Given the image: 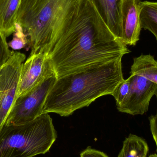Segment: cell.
<instances>
[{
    "instance_id": "cell-4",
    "label": "cell",
    "mask_w": 157,
    "mask_h": 157,
    "mask_svg": "<svg viewBox=\"0 0 157 157\" xmlns=\"http://www.w3.org/2000/svg\"><path fill=\"white\" fill-rule=\"evenodd\" d=\"M58 137L49 113L0 131V157H33L48 153Z\"/></svg>"
},
{
    "instance_id": "cell-8",
    "label": "cell",
    "mask_w": 157,
    "mask_h": 157,
    "mask_svg": "<svg viewBox=\"0 0 157 157\" xmlns=\"http://www.w3.org/2000/svg\"><path fill=\"white\" fill-rule=\"evenodd\" d=\"M52 72L46 53H30L21 66L15 100L28 93Z\"/></svg>"
},
{
    "instance_id": "cell-5",
    "label": "cell",
    "mask_w": 157,
    "mask_h": 157,
    "mask_svg": "<svg viewBox=\"0 0 157 157\" xmlns=\"http://www.w3.org/2000/svg\"><path fill=\"white\" fill-rule=\"evenodd\" d=\"M57 79L52 72L28 93L16 100L5 125L26 123L42 114L46 98Z\"/></svg>"
},
{
    "instance_id": "cell-10",
    "label": "cell",
    "mask_w": 157,
    "mask_h": 157,
    "mask_svg": "<svg viewBox=\"0 0 157 157\" xmlns=\"http://www.w3.org/2000/svg\"><path fill=\"white\" fill-rule=\"evenodd\" d=\"M91 1L113 34L122 41L121 20L122 0Z\"/></svg>"
},
{
    "instance_id": "cell-9",
    "label": "cell",
    "mask_w": 157,
    "mask_h": 157,
    "mask_svg": "<svg viewBox=\"0 0 157 157\" xmlns=\"http://www.w3.org/2000/svg\"><path fill=\"white\" fill-rule=\"evenodd\" d=\"M140 0H122L121 4L122 41L136 46L140 39L142 27L140 18Z\"/></svg>"
},
{
    "instance_id": "cell-16",
    "label": "cell",
    "mask_w": 157,
    "mask_h": 157,
    "mask_svg": "<svg viewBox=\"0 0 157 157\" xmlns=\"http://www.w3.org/2000/svg\"><path fill=\"white\" fill-rule=\"evenodd\" d=\"M130 89V79H124L115 88L112 96L116 100V105L119 106L122 103L129 93Z\"/></svg>"
},
{
    "instance_id": "cell-11",
    "label": "cell",
    "mask_w": 157,
    "mask_h": 157,
    "mask_svg": "<svg viewBox=\"0 0 157 157\" xmlns=\"http://www.w3.org/2000/svg\"><path fill=\"white\" fill-rule=\"evenodd\" d=\"M22 0H0V32L8 37L13 34Z\"/></svg>"
},
{
    "instance_id": "cell-3",
    "label": "cell",
    "mask_w": 157,
    "mask_h": 157,
    "mask_svg": "<svg viewBox=\"0 0 157 157\" xmlns=\"http://www.w3.org/2000/svg\"><path fill=\"white\" fill-rule=\"evenodd\" d=\"M78 0H22L17 23L29 37L31 53L47 54L52 40L73 13Z\"/></svg>"
},
{
    "instance_id": "cell-13",
    "label": "cell",
    "mask_w": 157,
    "mask_h": 157,
    "mask_svg": "<svg viewBox=\"0 0 157 157\" xmlns=\"http://www.w3.org/2000/svg\"><path fill=\"white\" fill-rule=\"evenodd\" d=\"M149 147L146 140L130 134L123 142L118 157H147Z\"/></svg>"
},
{
    "instance_id": "cell-17",
    "label": "cell",
    "mask_w": 157,
    "mask_h": 157,
    "mask_svg": "<svg viewBox=\"0 0 157 157\" xmlns=\"http://www.w3.org/2000/svg\"><path fill=\"white\" fill-rule=\"evenodd\" d=\"M12 52L9 49L6 38L0 32V67L7 61Z\"/></svg>"
},
{
    "instance_id": "cell-12",
    "label": "cell",
    "mask_w": 157,
    "mask_h": 157,
    "mask_svg": "<svg viewBox=\"0 0 157 157\" xmlns=\"http://www.w3.org/2000/svg\"><path fill=\"white\" fill-rule=\"evenodd\" d=\"M130 74L140 75L157 84V61L152 55L142 54L134 59Z\"/></svg>"
},
{
    "instance_id": "cell-18",
    "label": "cell",
    "mask_w": 157,
    "mask_h": 157,
    "mask_svg": "<svg viewBox=\"0 0 157 157\" xmlns=\"http://www.w3.org/2000/svg\"><path fill=\"white\" fill-rule=\"evenodd\" d=\"M155 95L156 98L157 102V90ZM148 120L149 121L151 133H152L153 139H154L156 145V152L157 153V108L156 114L154 115H151L148 118Z\"/></svg>"
},
{
    "instance_id": "cell-2",
    "label": "cell",
    "mask_w": 157,
    "mask_h": 157,
    "mask_svg": "<svg viewBox=\"0 0 157 157\" xmlns=\"http://www.w3.org/2000/svg\"><path fill=\"white\" fill-rule=\"evenodd\" d=\"M122 59L90 64L57 78L46 98L42 114L67 117L100 97L112 95L124 79Z\"/></svg>"
},
{
    "instance_id": "cell-19",
    "label": "cell",
    "mask_w": 157,
    "mask_h": 157,
    "mask_svg": "<svg viewBox=\"0 0 157 157\" xmlns=\"http://www.w3.org/2000/svg\"><path fill=\"white\" fill-rule=\"evenodd\" d=\"M80 157H109L106 154L97 149L88 147L80 154Z\"/></svg>"
},
{
    "instance_id": "cell-7",
    "label": "cell",
    "mask_w": 157,
    "mask_h": 157,
    "mask_svg": "<svg viewBox=\"0 0 157 157\" xmlns=\"http://www.w3.org/2000/svg\"><path fill=\"white\" fill-rule=\"evenodd\" d=\"M129 93L117 106L119 111L132 115H143L148 111L149 103L157 90V84L145 77L131 74Z\"/></svg>"
},
{
    "instance_id": "cell-15",
    "label": "cell",
    "mask_w": 157,
    "mask_h": 157,
    "mask_svg": "<svg viewBox=\"0 0 157 157\" xmlns=\"http://www.w3.org/2000/svg\"><path fill=\"white\" fill-rule=\"evenodd\" d=\"M28 43V40L24 29L20 25L16 23L13 39L8 43V46L13 50H18L24 48Z\"/></svg>"
},
{
    "instance_id": "cell-6",
    "label": "cell",
    "mask_w": 157,
    "mask_h": 157,
    "mask_svg": "<svg viewBox=\"0 0 157 157\" xmlns=\"http://www.w3.org/2000/svg\"><path fill=\"white\" fill-rule=\"evenodd\" d=\"M25 59L24 53L13 51L7 61L0 67V131L15 100L20 70Z\"/></svg>"
},
{
    "instance_id": "cell-14",
    "label": "cell",
    "mask_w": 157,
    "mask_h": 157,
    "mask_svg": "<svg viewBox=\"0 0 157 157\" xmlns=\"http://www.w3.org/2000/svg\"><path fill=\"white\" fill-rule=\"evenodd\" d=\"M140 9L141 27L150 31L157 41V2H141Z\"/></svg>"
},
{
    "instance_id": "cell-1",
    "label": "cell",
    "mask_w": 157,
    "mask_h": 157,
    "mask_svg": "<svg viewBox=\"0 0 157 157\" xmlns=\"http://www.w3.org/2000/svg\"><path fill=\"white\" fill-rule=\"evenodd\" d=\"M130 52L110 30L92 1L78 0L47 55L58 78L90 64L122 58Z\"/></svg>"
}]
</instances>
